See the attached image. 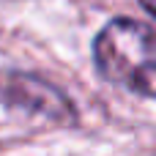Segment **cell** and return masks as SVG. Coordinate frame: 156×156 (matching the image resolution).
<instances>
[{
    "instance_id": "6da1fadb",
    "label": "cell",
    "mask_w": 156,
    "mask_h": 156,
    "mask_svg": "<svg viewBox=\"0 0 156 156\" xmlns=\"http://www.w3.org/2000/svg\"><path fill=\"white\" fill-rule=\"evenodd\" d=\"M99 77L129 93L156 99V27L115 16L93 38Z\"/></svg>"
},
{
    "instance_id": "7a4b0ae2",
    "label": "cell",
    "mask_w": 156,
    "mask_h": 156,
    "mask_svg": "<svg viewBox=\"0 0 156 156\" xmlns=\"http://www.w3.org/2000/svg\"><path fill=\"white\" fill-rule=\"evenodd\" d=\"M0 99L22 110L25 115L47 118L52 123H74L77 110L66 93H60L52 82L27 74V71H0Z\"/></svg>"
},
{
    "instance_id": "3957f363",
    "label": "cell",
    "mask_w": 156,
    "mask_h": 156,
    "mask_svg": "<svg viewBox=\"0 0 156 156\" xmlns=\"http://www.w3.org/2000/svg\"><path fill=\"white\" fill-rule=\"evenodd\" d=\"M140 5H143V8H145V11L156 19V0H140Z\"/></svg>"
}]
</instances>
